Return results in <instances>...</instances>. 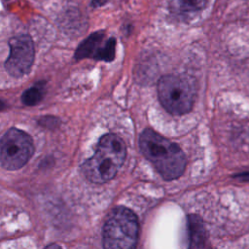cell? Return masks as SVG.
Masks as SVG:
<instances>
[{"mask_svg": "<svg viewBox=\"0 0 249 249\" xmlns=\"http://www.w3.org/2000/svg\"><path fill=\"white\" fill-rule=\"evenodd\" d=\"M115 38H105L104 33L95 32L84 40L75 53L76 59L92 57L98 60L111 61L115 57Z\"/></svg>", "mask_w": 249, "mask_h": 249, "instance_id": "obj_7", "label": "cell"}, {"mask_svg": "<svg viewBox=\"0 0 249 249\" xmlns=\"http://www.w3.org/2000/svg\"><path fill=\"white\" fill-rule=\"evenodd\" d=\"M34 151L31 137L18 128H11L0 138V164L8 170L22 167Z\"/></svg>", "mask_w": 249, "mask_h": 249, "instance_id": "obj_5", "label": "cell"}, {"mask_svg": "<svg viewBox=\"0 0 249 249\" xmlns=\"http://www.w3.org/2000/svg\"><path fill=\"white\" fill-rule=\"evenodd\" d=\"M109 0H91V5L93 7H100L104 4H106Z\"/></svg>", "mask_w": 249, "mask_h": 249, "instance_id": "obj_10", "label": "cell"}, {"mask_svg": "<svg viewBox=\"0 0 249 249\" xmlns=\"http://www.w3.org/2000/svg\"><path fill=\"white\" fill-rule=\"evenodd\" d=\"M34 45L27 35H19L10 40V53L5 66L10 75L21 77L26 75L34 61Z\"/></svg>", "mask_w": 249, "mask_h": 249, "instance_id": "obj_6", "label": "cell"}, {"mask_svg": "<svg viewBox=\"0 0 249 249\" xmlns=\"http://www.w3.org/2000/svg\"><path fill=\"white\" fill-rule=\"evenodd\" d=\"M138 222L135 214L124 206L114 208L103 227L104 249H135Z\"/></svg>", "mask_w": 249, "mask_h": 249, "instance_id": "obj_3", "label": "cell"}, {"mask_svg": "<svg viewBox=\"0 0 249 249\" xmlns=\"http://www.w3.org/2000/svg\"><path fill=\"white\" fill-rule=\"evenodd\" d=\"M206 0H173L171 8L177 13L198 12L205 7Z\"/></svg>", "mask_w": 249, "mask_h": 249, "instance_id": "obj_8", "label": "cell"}, {"mask_svg": "<svg viewBox=\"0 0 249 249\" xmlns=\"http://www.w3.org/2000/svg\"><path fill=\"white\" fill-rule=\"evenodd\" d=\"M44 95V86L43 84H37L29 89H27L21 96V101L27 106H34L39 103Z\"/></svg>", "mask_w": 249, "mask_h": 249, "instance_id": "obj_9", "label": "cell"}, {"mask_svg": "<svg viewBox=\"0 0 249 249\" xmlns=\"http://www.w3.org/2000/svg\"><path fill=\"white\" fill-rule=\"evenodd\" d=\"M145 158L153 163L165 180L180 177L186 166V157L181 148L153 129H145L139 138Z\"/></svg>", "mask_w": 249, "mask_h": 249, "instance_id": "obj_1", "label": "cell"}, {"mask_svg": "<svg viewBox=\"0 0 249 249\" xmlns=\"http://www.w3.org/2000/svg\"><path fill=\"white\" fill-rule=\"evenodd\" d=\"M158 94L166 111L174 115H183L192 109L196 91L188 78L181 75H165L159 81Z\"/></svg>", "mask_w": 249, "mask_h": 249, "instance_id": "obj_4", "label": "cell"}, {"mask_svg": "<svg viewBox=\"0 0 249 249\" xmlns=\"http://www.w3.org/2000/svg\"><path fill=\"white\" fill-rule=\"evenodd\" d=\"M45 249H61V247L57 244H50Z\"/></svg>", "mask_w": 249, "mask_h": 249, "instance_id": "obj_11", "label": "cell"}, {"mask_svg": "<svg viewBox=\"0 0 249 249\" xmlns=\"http://www.w3.org/2000/svg\"><path fill=\"white\" fill-rule=\"evenodd\" d=\"M5 108H6V104H5L2 100H0V111L3 110V109H5Z\"/></svg>", "mask_w": 249, "mask_h": 249, "instance_id": "obj_12", "label": "cell"}, {"mask_svg": "<svg viewBox=\"0 0 249 249\" xmlns=\"http://www.w3.org/2000/svg\"><path fill=\"white\" fill-rule=\"evenodd\" d=\"M125 155L126 148L123 139L113 133L106 134L100 138L93 156L84 162L82 171L93 183L108 182L123 165Z\"/></svg>", "mask_w": 249, "mask_h": 249, "instance_id": "obj_2", "label": "cell"}]
</instances>
